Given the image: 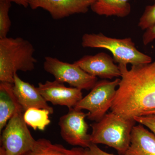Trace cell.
<instances>
[{
	"mask_svg": "<svg viewBox=\"0 0 155 155\" xmlns=\"http://www.w3.org/2000/svg\"><path fill=\"white\" fill-rule=\"evenodd\" d=\"M120 81V78H117L113 81L103 80L97 81L90 92L82 98L74 108L80 110H87V118L98 122L112 107L116 88Z\"/></svg>",
	"mask_w": 155,
	"mask_h": 155,
	"instance_id": "obj_6",
	"label": "cell"
},
{
	"mask_svg": "<svg viewBox=\"0 0 155 155\" xmlns=\"http://www.w3.org/2000/svg\"><path fill=\"white\" fill-rule=\"evenodd\" d=\"M136 122L148 127L155 135V114L135 117Z\"/></svg>",
	"mask_w": 155,
	"mask_h": 155,
	"instance_id": "obj_20",
	"label": "cell"
},
{
	"mask_svg": "<svg viewBox=\"0 0 155 155\" xmlns=\"http://www.w3.org/2000/svg\"><path fill=\"white\" fill-rule=\"evenodd\" d=\"M121 72L118 88L110 108L124 118L134 119L155 109V61L148 64H119Z\"/></svg>",
	"mask_w": 155,
	"mask_h": 155,
	"instance_id": "obj_1",
	"label": "cell"
},
{
	"mask_svg": "<svg viewBox=\"0 0 155 155\" xmlns=\"http://www.w3.org/2000/svg\"><path fill=\"white\" fill-rule=\"evenodd\" d=\"M21 107L14 91V84L0 83V131L14 115L17 108Z\"/></svg>",
	"mask_w": 155,
	"mask_h": 155,
	"instance_id": "obj_14",
	"label": "cell"
},
{
	"mask_svg": "<svg viewBox=\"0 0 155 155\" xmlns=\"http://www.w3.org/2000/svg\"><path fill=\"white\" fill-rule=\"evenodd\" d=\"M134 119L124 118L111 111L98 122L91 125V142L115 149L119 155H125L130 144L131 130L135 125Z\"/></svg>",
	"mask_w": 155,
	"mask_h": 155,
	"instance_id": "obj_3",
	"label": "cell"
},
{
	"mask_svg": "<svg viewBox=\"0 0 155 155\" xmlns=\"http://www.w3.org/2000/svg\"><path fill=\"white\" fill-rule=\"evenodd\" d=\"M90 8L94 13L101 16L127 17L130 14V0H93Z\"/></svg>",
	"mask_w": 155,
	"mask_h": 155,
	"instance_id": "obj_15",
	"label": "cell"
},
{
	"mask_svg": "<svg viewBox=\"0 0 155 155\" xmlns=\"http://www.w3.org/2000/svg\"><path fill=\"white\" fill-rule=\"evenodd\" d=\"M87 114L74 108L60 118L61 135L66 142L72 146L87 148L91 144L88 125L85 119Z\"/></svg>",
	"mask_w": 155,
	"mask_h": 155,
	"instance_id": "obj_8",
	"label": "cell"
},
{
	"mask_svg": "<svg viewBox=\"0 0 155 155\" xmlns=\"http://www.w3.org/2000/svg\"><path fill=\"white\" fill-rule=\"evenodd\" d=\"M125 155H155V134L141 124L134 125Z\"/></svg>",
	"mask_w": 155,
	"mask_h": 155,
	"instance_id": "obj_13",
	"label": "cell"
},
{
	"mask_svg": "<svg viewBox=\"0 0 155 155\" xmlns=\"http://www.w3.org/2000/svg\"><path fill=\"white\" fill-rule=\"evenodd\" d=\"M155 114V109L151 110L148 111V112L145 113L144 115H143V116H144V115H148V114Z\"/></svg>",
	"mask_w": 155,
	"mask_h": 155,
	"instance_id": "obj_24",
	"label": "cell"
},
{
	"mask_svg": "<svg viewBox=\"0 0 155 155\" xmlns=\"http://www.w3.org/2000/svg\"><path fill=\"white\" fill-rule=\"evenodd\" d=\"M81 147L68 149L62 144L53 143L45 138L36 140L33 148L24 155H84Z\"/></svg>",
	"mask_w": 155,
	"mask_h": 155,
	"instance_id": "obj_16",
	"label": "cell"
},
{
	"mask_svg": "<svg viewBox=\"0 0 155 155\" xmlns=\"http://www.w3.org/2000/svg\"><path fill=\"white\" fill-rule=\"evenodd\" d=\"M93 2V0H28V6L32 10L43 9L56 20L74 14H85Z\"/></svg>",
	"mask_w": 155,
	"mask_h": 155,
	"instance_id": "obj_9",
	"label": "cell"
},
{
	"mask_svg": "<svg viewBox=\"0 0 155 155\" xmlns=\"http://www.w3.org/2000/svg\"><path fill=\"white\" fill-rule=\"evenodd\" d=\"M0 155H4V150L2 147L0 148Z\"/></svg>",
	"mask_w": 155,
	"mask_h": 155,
	"instance_id": "obj_25",
	"label": "cell"
},
{
	"mask_svg": "<svg viewBox=\"0 0 155 155\" xmlns=\"http://www.w3.org/2000/svg\"><path fill=\"white\" fill-rule=\"evenodd\" d=\"M143 42L145 45H148L155 39V23L146 30L143 35Z\"/></svg>",
	"mask_w": 155,
	"mask_h": 155,
	"instance_id": "obj_22",
	"label": "cell"
},
{
	"mask_svg": "<svg viewBox=\"0 0 155 155\" xmlns=\"http://www.w3.org/2000/svg\"><path fill=\"white\" fill-rule=\"evenodd\" d=\"M14 91L18 102L25 112L31 108L45 109L54 113V109L47 104L37 87L22 80L17 73L14 75Z\"/></svg>",
	"mask_w": 155,
	"mask_h": 155,
	"instance_id": "obj_12",
	"label": "cell"
},
{
	"mask_svg": "<svg viewBox=\"0 0 155 155\" xmlns=\"http://www.w3.org/2000/svg\"><path fill=\"white\" fill-rule=\"evenodd\" d=\"M39 91L47 102L54 105L66 106L69 109L74 108L83 98L81 90L75 87H67L64 84L55 80L40 82Z\"/></svg>",
	"mask_w": 155,
	"mask_h": 155,
	"instance_id": "obj_10",
	"label": "cell"
},
{
	"mask_svg": "<svg viewBox=\"0 0 155 155\" xmlns=\"http://www.w3.org/2000/svg\"><path fill=\"white\" fill-rule=\"evenodd\" d=\"M35 51L33 45L22 38L0 39V81L14 84L18 71L34 70L37 63Z\"/></svg>",
	"mask_w": 155,
	"mask_h": 155,
	"instance_id": "obj_2",
	"label": "cell"
},
{
	"mask_svg": "<svg viewBox=\"0 0 155 155\" xmlns=\"http://www.w3.org/2000/svg\"><path fill=\"white\" fill-rule=\"evenodd\" d=\"M155 23V2L152 5L147 6L140 17L138 25L142 30H146Z\"/></svg>",
	"mask_w": 155,
	"mask_h": 155,
	"instance_id": "obj_19",
	"label": "cell"
},
{
	"mask_svg": "<svg viewBox=\"0 0 155 155\" xmlns=\"http://www.w3.org/2000/svg\"><path fill=\"white\" fill-rule=\"evenodd\" d=\"M49 114L51 113L48 110L31 108L24 112L23 118L27 125L35 130H44L51 123L49 119Z\"/></svg>",
	"mask_w": 155,
	"mask_h": 155,
	"instance_id": "obj_17",
	"label": "cell"
},
{
	"mask_svg": "<svg viewBox=\"0 0 155 155\" xmlns=\"http://www.w3.org/2000/svg\"><path fill=\"white\" fill-rule=\"evenodd\" d=\"M43 68L54 76L55 80L81 90L92 89L97 82V77L87 73L74 63L69 64L57 58L45 57Z\"/></svg>",
	"mask_w": 155,
	"mask_h": 155,
	"instance_id": "obj_7",
	"label": "cell"
},
{
	"mask_svg": "<svg viewBox=\"0 0 155 155\" xmlns=\"http://www.w3.org/2000/svg\"><path fill=\"white\" fill-rule=\"evenodd\" d=\"M11 2H14L19 5L22 6L25 8L28 6V0H9Z\"/></svg>",
	"mask_w": 155,
	"mask_h": 155,
	"instance_id": "obj_23",
	"label": "cell"
},
{
	"mask_svg": "<svg viewBox=\"0 0 155 155\" xmlns=\"http://www.w3.org/2000/svg\"><path fill=\"white\" fill-rule=\"evenodd\" d=\"M22 107L17 108L1 136L4 155H24L33 148L35 140L24 121Z\"/></svg>",
	"mask_w": 155,
	"mask_h": 155,
	"instance_id": "obj_5",
	"label": "cell"
},
{
	"mask_svg": "<svg viewBox=\"0 0 155 155\" xmlns=\"http://www.w3.org/2000/svg\"><path fill=\"white\" fill-rule=\"evenodd\" d=\"M9 0H0V39L7 37L11 22L9 12L11 7Z\"/></svg>",
	"mask_w": 155,
	"mask_h": 155,
	"instance_id": "obj_18",
	"label": "cell"
},
{
	"mask_svg": "<svg viewBox=\"0 0 155 155\" xmlns=\"http://www.w3.org/2000/svg\"><path fill=\"white\" fill-rule=\"evenodd\" d=\"M114 59L105 53L94 55H85L75 61L74 64L87 73L95 77L112 79L121 77L119 66L115 64Z\"/></svg>",
	"mask_w": 155,
	"mask_h": 155,
	"instance_id": "obj_11",
	"label": "cell"
},
{
	"mask_svg": "<svg viewBox=\"0 0 155 155\" xmlns=\"http://www.w3.org/2000/svg\"><path fill=\"white\" fill-rule=\"evenodd\" d=\"M84 155H116L104 151L100 149L97 144L91 143L88 148H85Z\"/></svg>",
	"mask_w": 155,
	"mask_h": 155,
	"instance_id": "obj_21",
	"label": "cell"
},
{
	"mask_svg": "<svg viewBox=\"0 0 155 155\" xmlns=\"http://www.w3.org/2000/svg\"><path fill=\"white\" fill-rule=\"evenodd\" d=\"M84 48H98L109 50L115 63L132 65L150 64L152 59L137 49L130 38H116L106 36L102 33H85L81 38Z\"/></svg>",
	"mask_w": 155,
	"mask_h": 155,
	"instance_id": "obj_4",
	"label": "cell"
}]
</instances>
